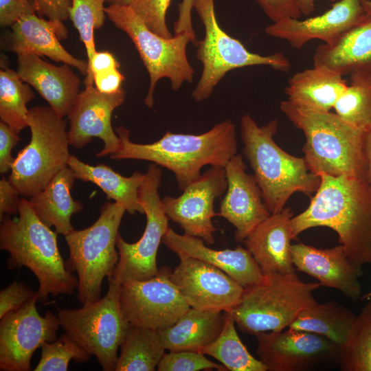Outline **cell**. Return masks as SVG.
<instances>
[{"label": "cell", "mask_w": 371, "mask_h": 371, "mask_svg": "<svg viewBox=\"0 0 371 371\" xmlns=\"http://www.w3.org/2000/svg\"><path fill=\"white\" fill-rule=\"evenodd\" d=\"M161 176L160 168L155 164H150L139 188V199L146 216V227L141 238L134 243H129L118 234L116 246L119 260L108 278L120 284L128 280L150 279L159 273L157 251L169 228V218L159 194Z\"/></svg>", "instance_id": "obj_12"}, {"label": "cell", "mask_w": 371, "mask_h": 371, "mask_svg": "<svg viewBox=\"0 0 371 371\" xmlns=\"http://www.w3.org/2000/svg\"><path fill=\"white\" fill-rule=\"evenodd\" d=\"M293 216L290 207L271 214L243 240L263 273L295 272L291 254Z\"/></svg>", "instance_id": "obj_25"}, {"label": "cell", "mask_w": 371, "mask_h": 371, "mask_svg": "<svg viewBox=\"0 0 371 371\" xmlns=\"http://www.w3.org/2000/svg\"><path fill=\"white\" fill-rule=\"evenodd\" d=\"M234 317L225 312L223 327L216 339L199 352L211 356L230 371H267L266 366L249 352L240 339Z\"/></svg>", "instance_id": "obj_33"}, {"label": "cell", "mask_w": 371, "mask_h": 371, "mask_svg": "<svg viewBox=\"0 0 371 371\" xmlns=\"http://www.w3.org/2000/svg\"><path fill=\"white\" fill-rule=\"evenodd\" d=\"M124 76L117 69L93 74V82L95 88L102 93H113L118 91Z\"/></svg>", "instance_id": "obj_48"}, {"label": "cell", "mask_w": 371, "mask_h": 371, "mask_svg": "<svg viewBox=\"0 0 371 371\" xmlns=\"http://www.w3.org/2000/svg\"><path fill=\"white\" fill-rule=\"evenodd\" d=\"M361 3L366 12L371 15V0H361Z\"/></svg>", "instance_id": "obj_53"}, {"label": "cell", "mask_w": 371, "mask_h": 371, "mask_svg": "<svg viewBox=\"0 0 371 371\" xmlns=\"http://www.w3.org/2000/svg\"><path fill=\"white\" fill-rule=\"evenodd\" d=\"M36 293L23 282L14 280L0 292V319L23 306Z\"/></svg>", "instance_id": "obj_41"}, {"label": "cell", "mask_w": 371, "mask_h": 371, "mask_svg": "<svg viewBox=\"0 0 371 371\" xmlns=\"http://www.w3.org/2000/svg\"><path fill=\"white\" fill-rule=\"evenodd\" d=\"M255 1L273 23L286 18L300 19L302 16L295 0Z\"/></svg>", "instance_id": "obj_42"}, {"label": "cell", "mask_w": 371, "mask_h": 371, "mask_svg": "<svg viewBox=\"0 0 371 371\" xmlns=\"http://www.w3.org/2000/svg\"><path fill=\"white\" fill-rule=\"evenodd\" d=\"M313 65L327 67L341 76L371 75V15L328 43L319 45Z\"/></svg>", "instance_id": "obj_26"}, {"label": "cell", "mask_w": 371, "mask_h": 371, "mask_svg": "<svg viewBox=\"0 0 371 371\" xmlns=\"http://www.w3.org/2000/svg\"><path fill=\"white\" fill-rule=\"evenodd\" d=\"M355 316L336 302H315L302 311L289 328L322 335L339 346L346 339Z\"/></svg>", "instance_id": "obj_32"}, {"label": "cell", "mask_w": 371, "mask_h": 371, "mask_svg": "<svg viewBox=\"0 0 371 371\" xmlns=\"http://www.w3.org/2000/svg\"><path fill=\"white\" fill-rule=\"evenodd\" d=\"M68 167L72 170L76 179L95 184L106 194L108 199L122 205L129 214H144L138 190L145 174L135 171L131 176L124 177L104 164L92 166L74 155L69 157Z\"/></svg>", "instance_id": "obj_30"}, {"label": "cell", "mask_w": 371, "mask_h": 371, "mask_svg": "<svg viewBox=\"0 0 371 371\" xmlns=\"http://www.w3.org/2000/svg\"><path fill=\"white\" fill-rule=\"evenodd\" d=\"M19 218L9 215L1 219L0 249L10 254V270L25 267L36 277L38 302H45L49 295L71 294L78 280L66 266L57 244V232L44 224L30 201L21 198Z\"/></svg>", "instance_id": "obj_3"}, {"label": "cell", "mask_w": 371, "mask_h": 371, "mask_svg": "<svg viewBox=\"0 0 371 371\" xmlns=\"http://www.w3.org/2000/svg\"><path fill=\"white\" fill-rule=\"evenodd\" d=\"M179 258L170 278L190 307L229 312L238 304L245 288L229 275L194 258Z\"/></svg>", "instance_id": "obj_16"}, {"label": "cell", "mask_w": 371, "mask_h": 371, "mask_svg": "<svg viewBox=\"0 0 371 371\" xmlns=\"http://www.w3.org/2000/svg\"><path fill=\"white\" fill-rule=\"evenodd\" d=\"M105 3H109V5H130L135 0H104Z\"/></svg>", "instance_id": "obj_52"}, {"label": "cell", "mask_w": 371, "mask_h": 371, "mask_svg": "<svg viewBox=\"0 0 371 371\" xmlns=\"http://www.w3.org/2000/svg\"><path fill=\"white\" fill-rule=\"evenodd\" d=\"M321 183L308 207L291 218L293 239L315 227L338 235L355 265H371V186L367 178L319 175Z\"/></svg>", "instance_id": "obj_1"}, {"label": "cell", "mask_w": 371, "mask_h": 371, "mask_svg": "<svg viewBox=\"0 0 371 371\" xmlns=\"http://www.w3.org/2000/svg\"><path fill=\"white\" fill-rule=\"evenodd\" d=\"M104 10L115 26L131 39L147 69L150 85L144 103L148 108L153 106L155 88L161 78H168L174 91L185 82L192 81L194 71L186 48L190 42L196 44V36L182 33L170 38L161 36L149 30L129 5H109Z\"/></svg>", "instance_id": "obj_9"}, {"label": "cell", "mask_w": 371, "mask_h": 371, "mask_svg": "<svg viewBox=\"0 0 371 371\" xmlns=\"http://www.w3.org/2000/svg\"><path fill=\"white\" fill-rule=\"evenodd\" d=\"M225 319V311L190 307L173 325L157 331L166 350L199 351L218 336Z\"/></svg>", "instance_id": "obj_29"}, {"label": "cell", "mask_w": 371, "mask_h": 371, "mask_svg": "<svg viewBox=\"0 0 371 371\" xmlns=\"http://www.w3.org/2000/svg\"><path fill=\"white\" fill-rule=\"evenodd\" d=\"M320 286L319 282H303L295 271L263 273L259 282L245 288L240 302L228 313L242 331L251 335L282 330L316 302L313 293Z\"/></svg>", "instance_id": "obj_6"}, {"label": "cell", "mask_w": 371, "mask_h": 371, "mask_svg": "<svg viewBox=\"0 0 371 371\" xmlns=\"http://www.w3.org/2000/svg\"><path fill=\"white\" fill-rule=\"evenodd\" d=\"M126 93L122 88L113 93H104L95 86L85 87L78 95L67 116L69 120L68 139L75 148H82L98 137L104 144L97 157L111 155L120 148V139L112 127L113 111L125 100Z\"/></svg>", "instance_id": "obj_18"}, {"label": "cell", "mask_w": 371, "mask_h": 371, "mask_svg": "<svg viewBox=\"0 0 371 371\" xmlns=\"http://www.w3.org/2000/svg\"><path fill=\"white\" fill-rule=\"evenodd\" d=\"M163 267L154 277L120 284L122 313L131 325L159 330L173 325L190 306Z\"/></svg>", "instance_id": "obj_13"}, {"label": "cell", "mask_w": 371, "mask_h": 371, "mask_svg": "<svg viewBox=\"0 0 371 371\" xmlns=\"http://www.w3.org/2000/svg\"><path fill=\"white\" fill-rule=\"evenodd\" d=\"M29 144L19 152L8 180L21 196L31 197L44 189L70 157L65 120L49 106L29 109Z\"/></svg>", "instance_id": "obj_7"}, {"label": "cell", "mask_w": 371, "mask_h": 371, "mask_svg": "<svg viewBox=\"0 0 371 371\" xmlns=\"http://www.w3.org/2000/svg\"><path fill=\"white\" fill-rule=\"evenodd\" d=\"M257 355L269 371L306 370L338 355L339 346L313 333L289 328L258 333Z\"/></svg>", "instance_id": "obj_17"}, {"label": "cell", "mask_w": 371, "mask_h": 371, "mask_svg": "<svg viewBox=\"0 0 371 371\" xmlns=\"http://www.w3.org/2000/svg\"><path fill=\"white\" fill-rule=\"evenodd\" d=\"M277 131L276 119L260 126L248 113L240 118L243 152L271 214L282 210L295 192L311 196L321 183L319 175L310 170L304 157L287 153L275 142Z\"/></svg>", "instance_id": "obj_4"}, {"label": "cell", "mask_w": 371, "mask_h": 371, "mask_svg": "<svg viewBox=\"0 0 371 371\" xmlns=\"http://www.w3.org/2000/svg\"><path fill=\"white\" fill-rule=\"evenodd\" d=\"M280 109L304 133V157L313 172L368 179L367 132L348 124L335 113L304 108L288 100L280 102Z\"/></svg>", "instance_id": "obj_5"}, {"label": "cell", "mask_w": 371, "mask_h": 371, "mask_svg": "<svg viewBox=\"0 0 371 371\" xmlns=\"http://www.w3.org/2000/svg\"><path fill=\"white\" fill-rule=\"evenodd\" d=\"M115 131L120 145L109 155L111 159L145 160L166 168L174 173L182 191L201 175L203 167H225L237 154L236 126L229 119L199 135L167 131L150 144L133 142L130 131L122 126L116 127Z\"/></svg>", "instance_id": "obj_2"}, {"label": "cell", "mask_w": 371, "mask_h": 371, "mask_svg": "<svg viewBox=\"0 0 371 371\" xmlns=\"http://www.w3.org/2000/svg\"><path fill=\"white\" fill-rule=\"evenodd\" d=\"M365 148L367 160L368 179L371 186V128L366 134Z\"/></svg>", "instance_id": "obj_51"}, {"label": "cell", "mask_w": 371, "mask_h": 371, "mask_svg": "<svg viewBox=\"0 0 371 371\" xmlns=\"http://www.w3.org/2000/svg\"><path fill=\"white\" fill-rule=\"evenodd\" d=\"M17 62L22 80L32 86L59 117L67 116L80 93V85L70 65L57 66L32 54H19Z\"/></svg>", "instance_id": "obj_23"}, {"label": "cell", "mask_w": 371, "mask_h": 371, "mask_svg": "<svg viewBox=\"0 0 371 371\" xmlns=\"http://www.w3.org/2000/svg\"><path fill=\"white\" fill-rule=\"evenodd\" d=\"M337 359L341 370L371 371V300L356 315Z\"/></svg>", "instance_id": "obj_34"}, {"label": "cell", "mask_w": 371, "mask_h": 371, "mask_svg": "<svg viewBox=\"0 0 371 371\" xmlns=\"http://www.w3.org/2000/svg\"><path fill=\"white\" fill-rule=\"evenodd\" d=\"M11 27L8 42L11 52L17 55L47 56L55 62L73 66L87 76V60L73 56L60 43L68 36L63 21L45 20L33 13L22 16Z\"/></svg>", "instance_id": "obj_22"}, {"label": "cell", "mask_w": 371, "mask_h": 371, "mask_svg": "<svg viewBox=\"0 0 371 371\" xmlns=\"http://www.w3.org/2000/svg\"><path fill=\"white\" fill-rule=\"evenodd\" d=\"M104 3V0H71L69 10V18L78 30L86 48L88 63L87 76L90 72L91 60L96 52L93 32L101 28L105 21Z\"/></svg>", "instance_id": "obj_37"}, {"label": "cell", "mask_w": 371, "mask_h": 371, "mask_svg": "<svg viewBox=\"0 0 371 371\" xmlns=\"http://www.w3.org/2000/svg\"><path fill=\"white\" fill-rule=\"evenodd\" d=\"M21 138L5 122H0V173L5 175L11 170L15 158L12 150Z\"/></svg>", "instance_id": "obj_44"}, {"label": "cell", "mask_w": 371, "mask_h": 371, "mask_svg": "<svg viewBox=\"0 0 371 371\" xmlns=\"http://www.w3.org/2000/svg\"><path fill=\"white\" fill-rule=\"evenodd\" d=\"M171 0H135L129 6L142 19L147 27L165 37L172 36L168 30L166 15Z\"/></svg>", "instance_id": "obj_40"}, {"label": "cell", "mask_w": 371, "mask_h": 371, "mask_svg": "<svg viewBox=\"0 0 371 371\" xmlns=\"http://www.w3.org/2000/svg\"><path fill=\"white\" fill-rule=\"evenodd\" d=\"M348 85L333 109L348 124L368 132L371 128V75H350Z\"/></svg>", "instance_id": "obj_36"}, {"label": "cell", "mask_w": 371, "mask_h": 371, "mask_svg": "<svg viewBox=\"0 0 371 371\" xmlns=\"http://www.w3.org/2000/svg\"><path fill=\"white\" fill-rule=\"evenodd\" d=\"M370 298H371V291L368 293H366L361 297V299H366V300H370Z\"/></svg>", "instance_id": "obj_54"}, {"label": "cell", "mask_w": 371, "mask_h": 371, "mask_svg": "<svg viewBox=\"0 0 371 371\" xmlns=\"http://www.w3.org/2000/svg\"><path fill=\"white\" fill-rule=\"evenodd\" d=\"M227 188L225 168L211 166L189 184L180 196L163 198L165 212L169 220L179 225L184 234L212 245L215 241L214 234L217 230L212 218L218 216L214 203Z\"/></svg>", "instance_id": "obj_15"}, {"label": "cell", "mask_w": 371, "mask_h": 371, "mask_svg": "<svg viewBox=\"0 0 371 371\" xmlns=\"http://www.w3.org/2000/svg\"><path fill=\"white\" fill-rule=\"evenodd\" d=\"M120 63L109 52H97L91 60L90 72L86 76L84 83L85 87L93 85V74L117 69Z\"/></svg>", "instance_id": "obj_47"}, {"label": "cell", "mask_w": 371, "mask_h": 371, "mask_svg": "<svg viewBox=\"0 0 371 371\" xmlns=\"http://www.w3.org/2000/svg\"><path fill=\"white\" fill-rule=\"evenodd\" d=\"M125 212L122 205L106 202L91 225L65 236L69 251L66 266L77 273V297L82 305L101 298L102 282L111 276L119 260L116 243Z\"/></svg>", "instance_id": "obj_8"}, {"label": "cell", "mask_w": 371, "mask_h": 371, "mask_svg": "<svg viewBox=\"0 0 371 371\" xmlns=\"http://www.w3.org/2000/svg\"><path fill=\"white\" fill-rule=\"evenodd\" d=\"M366 14L361 0H341L320 15L304 20L284 19L266 27L265 32L300 49L314 39L330 42L357 24Z\"/></svg>", "instance_id": "obj_20"}, {"label": "cell", "mask_w": 371, "mask_h": 371, "mask_svg": "<svg viewBox=\"0 0 371 371\" xmlns=\"http://www.w3.org/2000/svg\"><path fill=\"white\" fill-rule=\"evenodd\" d=\"M76 179L72 170L67 167L29 200L38 218L49 227L54 226L58 234L64 236L74 230L71 223L72 215L83 209L82 204L71 194Z\"/></svg>", "instance_id": "obj_28"}, {"label": "cell", "mask_w": 371, "mask_h": 371, "mask_svg": "<svg viewBox=\"0 0 371 371\" xmlns=\"http://www.w3.org/2000/svg\"><path fill=\"white\" fill-rule=\"evenodd\" d=\"M162 243L179 256L194 258L223 271L244 288L259 282L263 272L247 248L238 246L216 250L197 237L179 234L168 228Z\"/></svg>", "instance_id": "obj_24"}, {"label": "cell", "mask_w": 371, "mask_h": 371, "mask_svg": "<svg viewBox=\"0 0 371 371\" xmlns=\"http://www.w3.org/2000/svg\"><path fill=\"white\" fill-rule=\"evenodd\" d=\"M91 355L65 333L56 340L43 345L40 361L34 370L66 371L71 360L85 363Z\"/></svg>", "instance_id": "obj_38"}, {"label": "cell", "mask_w": 371, "mask_h": 371, "mask_svg": "<svg viewBox=\"0 0 371 371\" xmlns=\"http://www.w3.org/2000/svg\"><path fill=\"white\" fill-rule=\"evenodd\" d=\"M19 195L8 179L3 177L0 180V219L5 215L19 213Z\"/></svg>", "instance_id": "obj_46"}, {"label": "cell", "mask_w": 371, "mask_h": 371, "mask_svg": "<svg viewBox=\"0 0 371 371\" xmlns=\"http://www.w3.org/2000/svg\"><path fill=\"white\" fill-rule=\"evenodd\" d=\"M194 8L205 28V36L196 42V57L203 65L199 80L192 93L196 102L207 99L225 74L234 69L267 65L288 72L291 63L282 53L262 56L249 52L241 42L227 34L219 25L214 0H194Z\"/></svg>", "instance_id": "obj_10"}, {"label": "cell", "mask_w": 371, "mask_h": 371, "mask_svg": "<svg viewBox=\"0 0 371 371\" xmlns=\"http://www.w3.org/2000/svg\"><path fill=\"white\" fill-rule=\"evenodd\" d=\"M104 297L80 308H59L60 325L70 337L94 355L104 371H115L117 350L130 324L120 306V284L108 278Z\"/></svg>", "instance_id": "obj_11"}, {"label": "cell", "mask_w": 371, "mask_h": 371, "mask_svg": "<svg viewBox=\"0 0 371 371\" xmlns=\"http://www.w3.org/2000/svg\"><path fill=\"white\" fill-rule=\"evenodd\" d=\"M224 168L227 188L218 216L236 228V240L243 242L271 213L265 204L255 177L246 172L242 155H234Z\"/></svg>", "instance_id": "obj_19"}, {"label": "cell", "mask_w": 371, "mask_h": 371, "mask_svg": "<svg viewBox=\"0 0 371 371\" xmlns=\"http://www.w3.org/2000/svg\"><path fill=\"white\" fill-rule=\"evenodd\" d=\"M71 5V0H34L35 13L55 21L67 20Z\"/></svg>", "instance_id": "obj_45"}, {"label": "cell", "mask_w": 371, "mask_h": 371, "mask_svg": "<svg viewBox=\"0 0 371 371\" xmlns=\"http://www.w3.org/2000/svg\"><path fill=\"white\" fill-rule=\"evenodd\" d=\"M120 348L115 371H154L166 350L157 330L131 324Z\"/></svg>", "instance_id": "obj_31"}, {"label": "cell", "mask_w": 371, "mask_h": 371, "mask_svg": "<svg viewBox=\"0 0 371 371\" xmlns=\"http://www.w3.org/2000/svg\"><path fill=\"white\" fill-rule=\"evenodd\" d=\"M302 15L307 16L315 11V0H295ZM335 3L341 0H326Z\"/></svg>", "instance_id": "obj_50"}, {"label": "cell", "mask_w": 371, "mask_h": 371, "mask_svg": "<svg viewBox=\"0 0 371 371\" xmlns=\"http://www.w3.org/2000/svg\"><path fill=\"white\" fill-rule=\"evenodd\" d=\"M291 254L295 269L317 279L321 286L335 289L352 300L361 297L363 271L350 261L341 244L327 249L293 244Z\"/></svg>", "instance_id": "obj_21"}, {"label": "cell", "mask_w": 371, "mask_h": 371, "mask_svg": "<svg viewBox=\"0 0 371 371\" xmlns=\"http://www.w3.org/2000/svg\"><path fill=\"white\" fill-rule=\"evenodd\" d=\"M348 84L343 76L321 66H315L293 74L284 92L288 100L304 108L330 111Z\"/></svg>", "instance_id": "obj_27"}, {"label": "cell", "mask_w": 371, "mask_h": 371, "mask_svg": "<svg viewBox=\"0 0 371 371\" xmlns=\"http://www.w3.org/2000/svg\"><path fill=\"white\" fill-rule=\"evenodd\" d=\"M227 370L222 364L210 361L205 355L193 350L169 351L159 361L158 371Z\"/></svg>", "instance_id": "obj_39"}, {"label": "cell", "mask_w": 371, "mask_h": 371, "mask_svg": "<svg viewBox=\"0 0 371 371\" xmlns=\"http://www.w3.org/2000/svg\"><path fill=\"white\" fill-rule=\"evenodd\" d=\"M35 13L34 0H0V25L12 26L22 16Z\"/></svg>", "instance_id": "obj_43"}, {"label": "cell", "mask_w": 371, "mask_h": 371, "mask_svg": "<svg viewBox=\"0 0 371 371\" xmlns=\"http://www.w3.org/2000/svg\"><path fill=\"white\" fill-rule=\"evenodd\" d=\"M36 295L23 306L11 311L0 322V370L29 371L35 350L46 342L57 339L60 326L57 315L51 311L41 316Z\"/></svg>", "instance_id": "obj_14"}, {"label": "cell", "mask_w": 371, "mask_h": 371, "mask_svg": "<svg viewBox=\"0 0 371 371\" xmlns=\"http://www.w3.org/2000/svg\"><path fill=\"white\" fill-rule=\"evenodd\" d=\"M31 85L23 82L17 71L0 70V118L19 134L28 126L27 104L34 97Z\"/></svg>", "instance_id": "obj_35"}, {"label": "cell", "mask_w": 371, "mask_h": 371, "mask_svg": "<svg viewBox=\"0 0 371 371\" xmlns=\"http://www.w3.org/2000/svg\"><path fill=\"white\" fill-rule=\"evenodd\" d=\"M194 0H182L179 5V14L174 25L175 34L189 33L194 36L195 32L192 26V10Z\"/></svg>", "instance_id": "obj_49"}]
</instances>
